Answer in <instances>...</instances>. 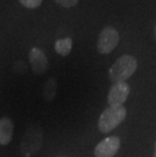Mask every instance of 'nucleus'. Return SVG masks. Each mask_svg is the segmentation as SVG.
<instances>
[{
    "label": "nucleus",
    "mask_w": 156,
    "mask_h": 157,
    "mask_svg": "<svg viewBox=\"0 0 156 157\" xmlns=\"http://www.w3.org/2000/svg\"><path fill=\"white\" fill-rule=\"evenodd\" d=\"M138 62L134 56L123 55L117 59L108 70V78L114 83L126 82L137 70Z\"/></svg>",
    "instance_id": "f257e3e1"
},
{
    "label": "nucleus",
    "mask_w": 156,
    "mask_h": 157,
    "mask_svg": "<svg viewBox=\"0 0 156 157\" xmlns=\"http://www.w3.org/2000/svg\"><path fill=\"white\" fill-rule=\"evenodd\" d=\"M127 111L124 106H108L101 113L98 120V129L101 133H109L124 121Z\"/></svg>",
    "instance_id": "f03ea898"
},
{
    "label": "nucleus",
    "mask_w": 156,
    "mask_h": 157,
    "mask_svg": "<svg viewBox=\"0 0 156 157\" xmlns=\"http://www.w3.org/2000/svg\"><path fill=\"white\" fill-rule=\"evenodd\" d=\"M120 41V35L112 26H105L101 32L97 39L96 48L101 54H109Z\"/></svg>",
    "instance_id": "7ed1b4c3"
},
{
    "label": "nucleus",
    "mask_w": 156,
    "mask_h": 157,
    "mask_svg": "<svg viewBox=\"0 0 156 157\" xmlns=\"http://www.w3.org/2000/svg\"><path fill=\"white\" fill-rule=\"evenodd\" d=\"M130 94V86L127 82H118L112 85L108 91V102L109 106H122Z\"/></svg>",
    "instance_id": "20e7f679"
},
{
    "label": "nucleus",
    "mask_w": 156,
    "mask_h": 157,
    "mask_svg": "<svg viewBox=\"0 0 156 157\" xmlns=\"http://www.w3.org/2000/svg\"><path fill=\"white\" fill-rule=\"evenodd\" d=\"M121 141L118 137H108L99 142L94 149L95 157H114L118 153Z\"/></svg>",
    "instance_id": "39448f33"
},
{
    "label": "nucleus",
    "mask_w": 156,
    "mask_h": 157,
    "mask_svg": "<svg viewBox=\"0 0 156 157\" xmlns=\"http://www.w3.org/2000/svg\"><path fill=\"white\" fill-rule=\"evenodd\" d=\"M29 63L32 69L36 74H43L49 68V61L47 56L41 49L32 48L29 54Z\"/></svg>",
    "instance_id": "423d86ee"
},
{
    "label": "nucleus",
    "mask_w": 156,
    "mask_h": 157,
    "mask_svg": "<svg viewBox=\"0 0 156 157\" xmlns=\"http://www.w3.org/2000/svg\"><path fill=\"white\" fill-rule=\"evenodd\" d=\"M25 139L29 140H22L21 142V153L25 157H29L32 154H35L39 151L40 147L42 146V134H36V133H28L24 137Z\"/></svg>",
    "instance_id": "0eeeda50"
},
{
    "label": "nucleus",
    "mask_w": 156,
    "mask_h": 157,
    "mask_svg": "<svg viewBox=\"0 0 156 157\" xmlns=\"http://www.w3.org/2000/svg\"><path fill=\"white\" fill-rule=\"evenodd\" d=\"M13 125L12 121L7 117L0 119V144L7 145L10 143L13 136Z\"/></svg>",
    "instance_id": "6e6552de"
},
{
    "label": "nucleus",
    "mask_w": 156,
    "mask_h": 157,
    "mask_svg": "<svg viewBox=\"0 0 156 157\" xmlns=\"http://www.w3.org/2000/svg\"><path fill=\"white\" fill-rule=\"evenodd\" d=\"M73 42L71 38H64L57 40L55 43V50L59 55L61 56H68L72 50Z\"/></svg>",
    "instance_id": "1a4fd4ad"
},
{
    "label": "nucleus",
    "mask_w": 156,
    "mask_h": 157,
    "mask_svg": "<svg viewBox=\"0 0 156 157\" xmlns=\"http://www.w3.org/2000/svg\"><path fill=\"white\" fill-rule=\"evenodd\" d=\"M56 87H57V83H56V80L54 78H50L45 84V88H44V94L46 99L48 101H51V99L55 96L56 93Z\"/></svg>",
    "instance_id": "9d476101"
},
{
    "label": "nucleus",
    "mask_w": 156,
    "mask_h": 157,
    "mask_svg": "<svg viewBox=\"0 0 156 157\" xmlns=\"http://www.w3.org/2000/svg\"><path fill=\"white\" fill-rule=\"evenodd\" d=\"M19 2L26 8H36L42 4L43 0H19Z\"/></svg>",
    "instance_id": "9b49d317"
},
{
    "label": "nucleus",
    "mask_w": 156,
    "mask_h": 157,
    "mask_svg": "<svg viewBox=\"0 0 156 157\" xmlns=\"http://www.w3.org/2000/svg\"><path fill=\"white\" fill-rule=\"evenodd\" d=\"M54 1L57 3V4L63 6L65 8H69V7H73L78 3L79 0H54Z\"/></svg>",
    "instance_id": "f8f14e48"
},
{
    "label": "nucleus",
    "mask_w": 156,
    "mask_h": 157,
    "mask_svg": "<svg viewBox=\"0 0 156 157\" xmlns=\"http://www.w3.org/2000/svg\"><path fill=\"white\" fill-rule=\"evenodd\" d=\"M154 157H156V142H155V150H154Z\"/></svg>",
    "instance_id": "ddd939ff"
},
{
    "label": "nucleus",
    "mask_w": 156,
    "mask_h": 157,
    "mask_svg": "<svg viewBox=\"0 0 156 157\" xmlns=\"http://www.w3.org/2000/svg\"><path fill=\"white\" fill-rule=\"evenodd\" d=\"M154 36H155V39H156V25H155V29H154Z\"/></svg>",
    "instance_id": "4468645a"
}]
</instances>
